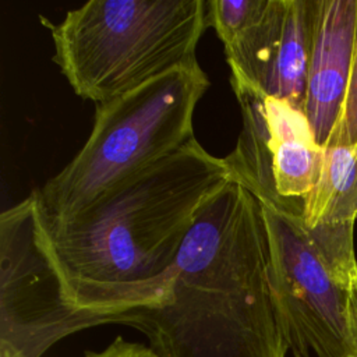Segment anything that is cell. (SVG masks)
I'll use <instances>...</instances> for the list:
<instances>
[{"instance_id": "5", "label": "cell", "mask_w": 357, "mask_h": 357, "mask_svg": "<svg viewBox=\"0 0 357 357\" xmlns=\"http://www.w3.org/2000/svg\"><path fill=\"white\" fill-rule=\"evenodd\" d=\"M261 208L271 294L287 350L293 357H353L350 315L357 276L339 272L322 255L301 216Z\"/></svg>"}, {"instance_id": "4", "label": "cell", "mask_w": 357, "mask_h": 357, "mask_svg": "<svg viewBox=\"0 0 357 357\" xmlns=\"http://www.w3.org/2000/svg\"><path fill=\"white\" fill-rule=\"evenodd\" d=\"M208 86L198 63L95 105L92 131L82 148L38 188L47 219L79 213L194 138V110Z\"/></svg>"}, {"instance_id": "1", "label": "cell", "mask_w": 357, "mask_h": 357, "mask_svg": "<svg viewBox=\"0 0 357 357\" xmlns=\"http://www.w3.org/2000/svg\"><path fill=\"white\" fill-rule=\"evenodd\" d=\"M230 180L223 158L191 138L79 213L64 220L46 216L82 329L124 324L130 314L166 303L187 231Z\"/></svg>"}, {"instance_id": "14", "label": "cell", "mask_w": 357, "mask_h": 357, "mask_svg": "<svg viewBox=\"0 0 357 357\" xmlns=\"http://www.w3.org/2000/svg\"><path fill=\"white\" fill-rule=\"evenodd\" d=\"M350 335H351V354L353 357H357V283L353 289V297H351Z\"/></svg>"}, {"instance_id": "6", "label": "cell", "mask_w": 357, "mask_h": 357, "mask_svg": "<svg viewBox=\"0 0 357 357\" xmlns=\"http://www.w3.org/2000/svg\"><path fill=\"white\" fill-rule=\"evenodd\" d=\"M82 331L35 188L0 215V346L40 357Z\"/></svg>"}, {"instance_id": "8", "label": "cell", "mask_w": 357, "mask_h": 357, "mask_svg": "<svg viewBox=\"0 0 357 357\" xmlns=\"http://www.w3.org/2000/svg\"><path fill=\"white\" fill-rule=\"evenodd\" d=\"M357 36V0H314L304 113L325 148L340 117Z\"/></svg>"}, {"instance_id": "12", "label": "cell", "mask_w": 357, "mask_h": 357, "mask_svg": "<svg viewBox=\"0 0 357 357\" xmlns=\"http://www.w3.org/2000/svg\"><path fill=\"white\" fill-rule=\"evenodd\" d=\"M328 145H344L357 148V36L343 109L326 146Z\"/></svg>"}, {"instance_id": "2", "label": "cell", "mask_w": 357, "mask_h": 357, "mask_svg": "<svg viewBox=\"0 0 357 357\" xmlns=\"http://www.w3.org/2000/svg\"><path fill=\"white\" fill-rule=\"evenodd\" d=\"M158 357H286L269 284L262 208L230 180L199 209L165 304L130 314Z\"/></svg>"}, {"instance_id": "15", "label": "cell", "mask_w": 357, "mask_h": 357, "mask_svg": "<svg viewBox=\"0 0 357 357\" xmlns=\"http://www.w3.org/2000/svg\"><path fill=\"white\" fill-rule=\"evenodd\" d=\"M0 357H22V356L6 346H0Z\"/></svg>"}, {"instance_id": "10", "label": "cell", "mask_w": 357, "mask_h": 357, "mask_svg": "<svg viewBox=\"0 0 357 357\" xmlns=\"http://www.w3.org/2000/svg\"><path fill=\"white\" fill-rule=\"evenodd\" d=\"M314 0H284V13L259 88L304 112Z\"/></svg>"}, {"instance_id": "7", "label": "cell", "mask_w": 357, "mask_h": 357, "mask_svg": "<svg viewBox=\"0 0 357 357\" xmlns=\"http://www.w3.org/2000/svg\"><path fill=\"white\" fill-rule=\"evenodd\" d=\"M230 85L243 123L234 149L223 158L231 180L261 205L303 218L324 160L305 113L244 79L230 77Z\"/></svg>"}, {"instance_id": "9", "label": "cell", "mask_w": 357, "mask_h": 357, "mask_svg": "<svg viewBox=\"0 0 357 357\" xmlns=\"http://www.w3.org/2000/svg\"><path fill=\"white\" fill-rule=\"evenodd\" d=\"M208 24L223 43L230 77L259 88L284 0H208Z\"/></svg>"}, {"instance_id": "13", "label": "cell", "mask_w": 357, "mask_h": 357, "mask_svg": "<svg viewBox=\"0 0 357 357\" xmlns=\"http://www.w3.org/2000/svg\"><path fill=\"white\" fill-rule=\"evenodd\" d=\"M84 357H158L151 347L132 343L117 336L110 344L98 351H88Z\"/></svg>"}, {"instance_id": "3", "label": "cell", "mask_w": 357, "mask_h": 357, "mask_svg": "<svg viewBox=\"0 0 357 357\" xmlns=\"http://www.w3.org/2000/svg\"><path fill=\"white\" fill-rule=\"evenodd\" d=\"M39 18L60 73L95 105L198 64L195 49L209 26L205 0H89L57 25Z\"/></svg>"}, {"instance_id": "11", "label": "cell", "mask_w": 357, "mask_h": 357, "mask_svg": "<svg viewBox=\"0 0 357 357\" xmlns=\"http://www.w3.org/2000/svg\"><path fill=\"white\" fill-rule=\"evenodd\" d=\"M303 225L315 229H354L357 220V148L328 145L319 177L305 198Z\"/></svg>"}]
</instances>
